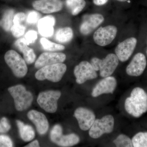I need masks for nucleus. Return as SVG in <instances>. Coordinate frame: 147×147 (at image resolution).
Segmentation results:
<instances>
[{
  "instance_id": "nucleus-36",
  "label": "nucleus",
  "mask_w": 147,
  "mask_h": 147,
  "mask_svg": "<svg viewBox=\"0 0 147 147\" xmlns=\"http://www.w3.org/2000/svg\"><path fill=\"white\" fill-rule=\"evenodd\" d=\"M6 131L3 128L1 124V123H0V133H4Z\"/></svg>"
},
{
  "instance_id": "nucleus-13",
  "label": "nucleus",
  "mask_w": 147,
  "mask_h": 147,
  "mask_svg": "<svg viewBox=\"0 0 147 147\" xmlns=\"http://www.w3.org/2000/svg\"><path fill=\"white\" fill-rule=\"evenodd\" d=\"M104 20L103 16L99 13L85 15L80 26V32L84 35L89 34L99 26Z\"/></svg>"
},
{
  "instance_id": "nucleus-16",
  "label": "nucleus",
  "mask_w": 147,
  "mask_h": 147,
  "mask_svg": "<svg viewBox=\"0 0 147 147\" xmlns=\"http://www.w3.org/2000/svg\"><path fill=\"white\" fill-rule=\"evenodd\" d=\"M32 5L36 10L49 14L61 10L63 3L61 0H36Z\"/></svg>"
},
{
  "instance_id": "nucleus-6",
  "label": "nucleus",
  "mask_w": 147,
  "mask_h": 147,
  "mask_svg": "<svg viewBox=\"0 0 147 147\" xmlns=\"http://www.w3.org/2000/svg\"><path fill=\"white\" fill-rule=\"evenodd\" d=\"M115 125V119L111 115H107L100 119H96L91 128L89 134L93 139L100 138L103 134L113 132Z\"/></svg>"
},
{
  "instance_id": "nucleus-31",
  "label": "nucleus",
  "mask_w": 147,
  "mask_h": 147,
  "mask_svg": "<svg viewBox=\"0 0 147 147\" xmlns=\"http://www.w3.org/2000/svg\"><path fill=\"white\" fill-rule=\"evenodd\" d=\"M39 13L35 11H30L27 18V21L30 24H34L36 23L40 18Z\"/></svg>"
},
{
  "instance_id": "nucleus-20",
  "label": "nucleus",
  "mask_w": 147,
  "mask_h": 147,
  "mask_svg": "<svg viewBox=\"0 0 147 147\" xmlns=\"http://www.w3.org/2000/svg\"><path fill=\"white\" fill-rule=\"evenodd\" d=\"M15 46L24 55V60L28 64L33 63L36 59L34 51L28 46L25 38H21L15 42Z\"/></svg>"
},
{
  "instance_id": "nucleus-26",
  "label": "nucleus",
  "mask_w": 147,
  "mask_h": 147,
  "mask_svg": "<svg viewBox=\"0 0 147 147\" xmlns=\"http://www.w3.org/2000/svg\"><path fill=\"white\" fill-rule=\"evenodd\" d=\"M134 147H147V132H139L131 139Z\"/></svg>"
},
{
  "instance_id": "nucleus-32",
  "label": "nucleus",
  "mask_w": 147,
  "mask_h": 147,
  "mask_svg": "<svg viewBox=\"0 0 147 147\" xmlns=\"http://www.w3.org/2000/svg\"><path fill=\"white\" fill-rule=\"evenodd\" d=\"M26 18V14L24 12H18L14 15L13 24H22Z\"/></svg>"
},
{
  "instance_id": "nucleus-4",
  "label": "nucleus",
  "mask_w": 147,
  "mask_h": 147,
  "mask_svg": "<svg viewBox=\"0 0 147 147\" xmlns=\"http://www.w3.org/2000/svg\"><path fill=\"white\" fill-rule=\"evenodd\" d=\"M8 91L13 98L15 108L18 111L27 110L32 105L33 100L32 95L23 85L11 87L9 88Z\"/></svg>"
},
{
  "instance_id": "nucleus-22",
  "label": "nucleus",
  "mask_w": 147,
  "mask_h": 147,
  "mask_svg": "<svg viewBox=\"0 0 147 147\" xmlns=\"http://www.w3.org/2000/svg\"><path fill=\"white\" fill-rule=\"evenodd\" d=\"M73 32L69 27L58 29L55 34V39L57 42L61 43H67L73 38Z\"/></svg>"
},
{
  "instance_id": "nucleus-24",
  "label": "nucleus",
  "mask_w": 147,
  "mask_h": 147,
  "mask_svg": "<svg viewBox=\"0 0 147 147\" xmlns=\"http://www.w3.org/2000/svg\"><path fill=\"white\" fill-rule=\"evenodd\" d=\"M66 5L73 16L78 15L86 6L85 0H66Z\"/></svg>"
},
{
  "instance_id": "nucleus-11",
  "label": "nucleus",
  "mask_w": 147,
  "mask_h": 147,
  "mask_svg": "<svg viewBox=\"0 0 147 147\" xmlns=\"http://www.w3.org/2000/svg\"><path fill=\"white\" fill-rule=\"evenodd\" d=\"M74 116L78 121L80 129L84 131L89 129L96 120L94 112L83 107L77 108L74 112Z\"/></svg>"
},
{
  "instance_id": "nucleus-25",
  "label": "nucleus",
  "mask_w": 147,
  "mask_h": 147,
  "mask_svg": "<svg viewBox=\"0 0 147 147\" xmlns=\"http://www.w3.org/2000/svg\"><path fill=\"white\" fill-rule=\"evenodd\" d=\"M40 42L43 49L49 52L61 51L65 48L64 45L52 42L44 37L40 38Z\"/></svg>"
},
{
  "instance_id": "nucleus-5",
  "label": "nucleus",
  "mask_w": 147,
  "mask_h": 147,
  "mask_svg": "<svg viewBox=\"0 0 147 147\" xmlns=\"http://www.w3.org/2000/svg\"><path fill=\"white\" fill-rule=\"evenodd\" d=\"M4 59L16 77L23 78L26 75L28 68L26 61L16 51L9 50L5 53Z\"/></svg>"
},
{
  "instance_id": "nucleus-9",
  "label": "nucleus",
  "mask_w": 147,
  "mask_h": 147,
  "mask_svg": "<svg viewBox=\"0 0 147 147\" xmlns=\"http://www.w3.org/2000/svg\"><path fill=\"white\" fill-rule=\"evenodd\" d=\"M76 82L78 84H84L88 81L97 77L96 71L90 63L83 61L75 67L74 70Z\"/></svg>"
},
{
  "instance_id": "nucleus-12",
  "label": "nucleus",
  "mask_w": 147,
  "mask_h": 147,
  "mask_svg": "<svg viewBox=\"0 0 147 147\" xmlns=\"http://www.w3.org/2000/svg\"><path fill=\"white\" fill-rule=\"evenodd\" d=\"M137 40L134 37L129 38L119 43L115 49L116 55L121 61L125 62L130 58L134 51Z\"/></svg>"
},
{
  "instance_id": "nucleus-18",
  "label": "nucleus",
  "mask_w": 147,
  "mask_h": 147,
  "mask_svg": "<svg viewBox=\"0 0 147 147\" xmlns=\"http://www.w3.org/2000/svg\"><path fill=\"white\" fill-rule=\"evenodd\" d=\"M28 118L36 127L37 131L40 135L45 134L49 128V123L43 113L35 110H32L28 113Z\"/></svg>"
},
{
  "instance_id": "nucleus-30",
  "label": "nucleus",
  "mask_w": 147,
  "mask_h": 147,
  "mask_svg": "<svg viewBox=\"0 0 147 147\" xmlns=\"http://www.w3.org/2000/svg\"><path fill=\"white\" fill-rule=\"evenodd\" d=\"M13 146V142L7 135H0V147Z\"/></svg>"
},
{
  "instance_id": "nucleus-33",
  "label": "nucleus",
  "mask_w": 147,
  "mask_h": 147,
  "mask_svg": "<svg viewBox=\"0 0 147 147\" xmlns=\"http://www.w3.org/2000/svg\"><path fill=\"white\" fill-rule=\"evenodd\" d=\"M1 123L3 128L6 131H8L11 128V125L9 124L8 120L5 117H3L1 121Z\"/></svg>"
},
{
  "instance_id": "nucleus-35",
  "label": "nucleus",
  "mask_w": 147,
  "mask_h": 147,
  "mask_svg": "<svg viewBox=\"0 0 147 147\" xmlns=\"http://www.w3.org/2000/svg\"><path fill=\"white\" fill-rule=\"evenodd\" d=\"M26 147H39V142L37 140H34V141L28 144L25 146Z\"/></svg>"
},
{
  "instance_id": "nucleus-34",
  "label": "nucleus",
  "mask_w": 147,
  "mask_h": 147,
  "mask_svg": "<svg viewBox=\"0 0 147 147\" xmlns=\"http://www.w3.org/2000/svg\"><path fill=\"white\" fill-rule=\"evenodd\" d=\"M108 0H93V3L95 5L101 6L104 5L108 2Z\"/></svg>"
},
{
  "instance_id": "nucleus-14",
  "label": "nucleus",
  "mask_w": 147,
  "mask_h": 147,
  "mask_svg": "<svg viewBox=\"0 0 147 147\" xmlns=\"http://www.w3.org/2000/svg\"><path fill=\"white\" fill-rule=\"evenodd\" d=\"M117 81L113 76L105 77L96 84L92 92L93 97H96L104 94H113L117 86Z\"/></svg>"
},
{
  "instance_id": "nucleus-21",
  "label": "nucleus",
  "mask_w": 147,
  "mask_h": 147,
  "mask_svg": "<svg viewBox=\"0 0 147 147\" xmlns=\"http://www.w3.org/2000/svg\"><path fill=\"white\" fill-rule=\"evenodd\" d=\"M19 134L22 140L24 142H28L32 141L35 137V133L34 129L30 125H25L21 121H16Z\"/></svg>"
},
{
  "instance_id": "nucleus-28",
  "label": "nucleus",
  "mask_w": 147,
  "mask_h": 147,
  "mask_svg": "<svg viewBox=\"0 0 147 147\" xmlns=\"http://www.w3.org/2000/svg\"><path fill=\"white\" fill-rule=\"evenodd\" d=\"M26 27L22 24H13L11 28L10 31L14 37H20L26 32Z\"/></svg>"
},
{
  "instance_id": "nucleus-15",
  "label": "nucleus",
  "mask_w": 147,
  "mask_h": 147,
  "mask_svg": "<svg viewBox=\"0 0 147 147\" xmlns=\"http://www.w3.org/2000/svg\"><path fill=\"white\" fill-rule=\"evenodd\" d=\"M66 56L64 53L47 52L41 54L36 60L34 66L40 69L45 66L55 64L62 63L65 60Z\"/></svg>"
},
{
  "instance_id": "nucleus-27",
  "label": "nucleus",
  "mask_w": 147,
  "mask_h": 147,
  "mask_svg": "<svg viewBox=\"0 0 147 147\" xmlns=\"http://www.w3.org/2000/svg\"><path fill=\"white\" fill-rule=\"evenodd\" d=\"M113 143L115 145L116 147H133L131 139L125 134H121L119 135L113 141Z\"/></svg>"
},
{
  "instance_id": "nucleus-23",
  "label": "nucleus",
  "mask_w": 147,
  "mask_h": 147,
  "mask_svg": "<svg viewBox=\"0 0 147 147\" xmlns=\"http://www.w3.org/2000/svg\"><path fill=\"white\" fill-rule=\"evenodd\" d=\"M14 11L13 9L6 10L0 20V26L5 32L10 31L11 28L13 25V19Z\"/></svg>"
},
{
  "instance_id": "nucleus-2",
  "label": "nucleus",
  "mask_w": 147,
  "mask_h": 147,
  "mask_svg": "<svg viewBox=\"0 0 147 147\" xmlns=\"http://www.w3.org/2000/svg\"><path fill=\"white\" fill-rule=\"evenodd\" d=\"M119 63L117 55L114 54H108L103 59L94 57L91 60L90 63L96 71H100V76L102 77L111 76Z\"/></svg>"
},
{
  "instance_id": "nucleus-1",
  "label": "nucleus",
  "mask_w": 147,
  "mask_h": 147,
  "mask_svg": "<svg viewBox=\"0 0 147 147\" xmlns=\"http://www.w3.org/2000/svg\"><path fill=\"white\" fill-rule=\"evenodd\" d=\"M125 108L129 115L139 117L147 111V93L140 87L132 90L129 97L125 102Z\"/></svg>"
},
{
  "instance_id": "nucleus-8",
  "label": "nucleus",
  "mask_w": 147,
  "mask_h": 147,
  "mask_svg": "<svg viewBox=\"0 0 147 147\" xmlns=\"http://www.w3.org/2000/svg\"><path fill=\"white\" fill-rule=\"evenodd\" d=\"M61 94L59 91H45L40 93L37 101L40 106L46 112L55 113L57 110V102Z\"/></svg>"
},
{
  "instance_id": "nucleus-17",
  "label": "nucleus",
  "mask_w": 147,
  "mask_h": 147,
  "mask_svg": "<svg viewBox=\"0 0 147 147\" xmlns=\"http://www.w3.org/2000/svg\"><path fill=\"white\" fill-rule=\"evenodd\" d=\"M147 65L146 57L142 53L134 56L126 68L127 74L131 76H141L144 71Z\"/></svg>"
},
{
  "instance_id": "nucleus-7",
  "label": "nucleus",
  "mask_w": 147,
  "mask_h": 147,
  "mask_svg": "<svg viewBox=\"0 0 147 147\" xmlns=\"http://www.w3.org/2000/svg\"><path fill=\"white\" fill-rule=\"evenodd\" d=\"M50 137L52 142L61 147L73 146L80 142L79 136L74 133L63 135L62 128L59 124L53 127L50 131Z\"/></svg>"
},
{
  "instance_id": "nucleus-38",
  "label": "nucleus",
  "mask_w": 147,
  "mask_h": 147,
  "mask_svg": "<svg viewBox=\"0 0 147 147\" xmlns=\"http://www.w3.org/2000/svg\"></svg>"
},
{
  "instance_id": "nucleus-3",
  "label": "nucleus",
  "mask_w": 147,
  "mask_h": 147,
  "mask_svg": "<svg viewBox=\"0 0 147 147\" xmlns=\"http://www.w3.org/2000/svg\"><path fill=\"white\" fill-rule=\"evenodd\" d=\"M66 70L67 66L65 64H55L40 69L35 73V76L39 81L47 80L56 83L61 81Z\"/></svg>"
},
{
  "instance_id": "nucleus-37",
  "label": "nucleus",
  "mask_w": 147,
  "mask_h": 147,
  "mask_svg": "<svg viewBox=\"0 0 147 147\" xmlns=\"http://www.w3.org/2000/svg\"><path fill=\"white\" fill-rule=\"evenodd\" d=\"M117 1H119L120 2H125L127 1V0H117Z\"/></svg>"
},
{
  "instance_id": "nucleus-29",
  "label": "nucleus",
  "mask_w": 147,
  "mask_h": 147,
  "mask_svg": "<svg viewBox=\"0 0 147 147\" xmlns=\"http://www.w3.org/2000/svg\"><path fill=\"white\" fill-rule=\"evenodd\" d=\"M37 38V33L35 31L31 30L27 32L25 35V39L27 45L34 43Z\"/></svg>"
},
{
  "instance_id": "nucleus-19",
  "label": "nucleus",
  "mask_w": 147,
  "mask_h": 147,
  "mask_svg": "<svg viewBox=\"0 0 147 147\" xmlns=\"http://www.w3.org/2000/svg\"><path fill=\"white\" fill-rule=\"evenodd\" d=\"M55 23V18L52 15H47L40 18L38 20L37 26L40 35L45 37L52 36L54 34Z\"/></svg>"
},
{
  "instance_id": "nucleus-10",
  "label": "nucleus",
  "mask_w": 147,
  "mask_h": 147,
  "mask_svg": "<svg viewBox=\"0 0 147 147\" xmlns=\"http://www.w3.org/2000/svg\"><path fill=\"white\" fill-rule=\"evenodd\" d=\"M117 32V27L114 26L100 27L95 32L93 39L95 43L100 46L110 44L115 38Z\"/></svg>"
}]
</instances>
